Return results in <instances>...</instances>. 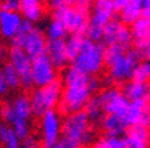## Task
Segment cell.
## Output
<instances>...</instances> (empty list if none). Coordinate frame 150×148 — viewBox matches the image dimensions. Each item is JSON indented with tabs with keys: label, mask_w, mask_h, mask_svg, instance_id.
<instances>
[{
	"label": "cell",
	"mask_w": 150,
	"mask_h": 148,
	"mask_svg": "<svg viewBox=\"0 0 150 148\" xmlns=\"http://www.w3.org/2000/svg\"><path fill=\"white\" fill-rule=\"evenodd\" d=\"M90 77L91 76L82 74L74 67L66 68L62 72L60 80L64 86V90L56 109L60 115H63V117L83 111L88 100L94 96L88 88Z\"/></svg>",
	"instance_id": "obj_1"
},
{
	"label": "cell",
	"mask_w": 150,
	"mask_h": 148,
	"mask_svg": "<svg viewBox=\"0 0 150 148\" xmlns=\"http://www.w3.org/2000/svg\"><path fill=\"white\" fill-rule=\"evenodd\" d=\"M105 51H106V46L103 43H95L86 37L81 53L70 65L87 76H97L106 67Z\"/></svg>",
	"instance_id": "obj_2"
},
{
	"label": "cell",
	"mask_w": 150,
	"mask_h": 148,
	"mask_svg": "<svg viewBox=\"0 0 150 148\" xmlns=\"http://www.w3.org/2000/svg\"><path fill=\"white\" fill-rule=\"evenodd\" d=\"M94 136H95V130L84 111L75 112L63 117L62 137L70 139L83 147L95 142Z\"/></svg>",
	"instance_id": "obj_3"
},
{
	"label": "cell",
	"mask_w": 150,
	"mask_h": 148,
	"mask_svg": "<svg viewBox=\"0 0 150 148\" xmlns=\"http://www.w3.org/2000/svg\"><path fill=\"white\" fill-rule=\"evenodd\" d=\"M63 90H64V86L60 79L46 87L32 90L30 96H31L34 116L42 119L48 111L56 109L60 103V99H62Z\"/></svg>",
	"instance_id": "obj_4"
},
{
	"label": "cell",
	"mask_w": 150,
	"mask_h": 148,
	"mask_svg": "<svg viewBox=\"0 0 150 148\" xmlns=\"http://www.w3.org/2000/svg\"><path fill=\"white\" fill-rule=\"evenodd\" d=\"M141 62H142V59H141L139 53L133 47L131 49L126 51L125 56H122L114 64L107 67V69H109V75L107 76L111 79L114 84H119V83L125 84L133 79V74H134L135 67Z\"/></svg>",
	"instance_id": "obj_5"
},
{
	"label": "cell",
	"mask_w": 150,
	"mask_h": 148,
	"mask_svg": "<svg viewBox=\"0 0 150 148\" xmlns=\"http://www.w3.org/2000/svg\"><path fill=\"white\" fill-rule=\"evenodd\" d=\"M97 96L99 99L105 115H115V116L125 119L130 102L123 95L122 90H119L115 86L105 87Z\"/></svg>",
	"instance_id": "obj_6"
},
{
	"label": "cell",
	"mask_w": 150,
	"mask_h": 148,
	"mask_svg": "<svg viewBox=\"0 0 150 148\" xmlns=\"http://www.w3.org/2000/svg\"><path fill=\"white\" fill-rule=\"evenodd\" d=\"M51 19L60 20L70 34L86 35L88 23H90V13L81 12L75 7H70L64 9L51 11Z\"/></svg>",
	"instance_id": "obj_7"
},
{
	"label": "cell",
	"mask_w": 150,
	"mask_h": 148,
	"mask_svg": "<svg viewBox=\"0 0 150 148\" xmlns=\"http://www.w3.org/2000/svg\"><path fill=\"white\" fill-rule=\"evenodd\" d=\"M8 62L16 68L22 79V88L25 91L35 87L32 77V59L28 56L24 48H9Z\"/></svg>",
	"instance_id": "obj_8"
},
{
	"label": "cell",
	"mask_w": 150,
	"mask_h": 148,
	"mask_svg": "<svg viewBox=\"0 0 150 148\" xmlns=\"http://www.w3.org/2000/svg\"><path fill=\"white\" fill-rule=\"evenodd\" d=\"M62 115L58 109L48 111L40 119L42 145H52L62 139Z\"/></svg>",
	"instance_id": "obj_9"
},
{
	"label": "cell",
	"mask_w": 150,
	"mask_h": 148,
	"mask_svg": "<svg viewBox=\"0 0 150 148\" xmlns=\"http://www.w3.org/2000/svg\"><path fill=\"white\" fill-rule=\"evenodd\" d=\"M32 77H34V83L36 88L46 87L59 79L58 69L47 55H43L32 60Z\"/></svg>",
	"instance_id": "obj_10"
},
{
	"label": "cell",
	"mask_w": 150,
	"mask_h": 148,
	"mask_svg": "<svg viewBox=\"0 0 150 148\" xmlns=\"http://www.w3.org/2000/svg\"><path fill=\"white\" fill-rule=\"evenodd\" d=\"M47 43H48V39L46 36L44 29H42L40 27H34V29L27 36V40H25L24 44V51L28 53V56L32 60H35V59L46 55Z\"/></svg>",
	"instance_id": "obj_11"
},
{
	"label": "cell",
	"mask_w": 150,
	"mask_h": 148,
	"mask_svg": "<svg viewBox=\"0 0 150 148\" xmlns=\"http://www.w3.org/2000/svg\"><path fill=\"white\" fill-rule=\"evenodd\" d=\"M117 13L118 12L115 11L112 0H95L93 11L90 13V23L105 28L110 20L118 16Z\"/></svg>",
	"instance_id": "obj_12"
},
{
	"label": "cell",
	"mask_w": 150,
	"mask_h": 148,
	"mask_svg": "<svg viewBox=\"0 0 150 148\" xmlns=\"http://www.w3.org/2000/svg\"><path fill=\"white\" fill-rule=\"evenodd\" d=\"M22 22L23 16L20 12L0 9V36L7 40L13 39L20 29Z\"/></svg>",
	"instance_id": "obj_13"
},
{
	"label": "cell",
	"mask_w": 150,
	"mask_h": 148,
	"mask_svg": "<svg viewBox=\"0 0 150 148\" xmlns=\"http://www.w3.org/2000/svg\"><path fill=\"white\" fill-rule=\"evenodd\" d=\"M46 55L48 56L52 64L58 71H64L66 68L71 64L67 56V49H66V40H48L47 43Z\"/></svg>",
	"instance_id": "obj_14"
},
{
	"label": "cell",
	"mask_w": 150,
	"mask_h": 148,
	"mask_svg": "<svg viewBox=\"0 0 150 148\" xmlns=\"http://www.w3.org/2000/svg\"><path fill=\"white\" fill-rule=\"evenodd\" d=\"M126 148H149L150 147V128L141 126L129 127L125 136Z\"/></svg>",
	"instance_id": "obj_15"
},
{
	"label": "cell",
	"mask_w": 150,
	"mask_h": 148,
	"mask_svg": "<svg viewBox=\"0 0 150 148\" xmlns=\"http://www.w3.org/2000/svg\"><path fill=\"white\" fill-rule=\"evenodd\" d=\"M122 92L127 97L129 102H137V100L150 102V83L129 80L127 83L123 84Z\"/></svg>",
	"instance_id": "obj_16"
},
{
	"label": "cell",
	"mask_w": 150,
	"mask_h": 148,
	"mask_svg": "<svg viewBox=\"0 0 150 148\" xmlns=\"http://www.w3.org/2000/svg\"><path fill=\"white\" fill-rule=\"evenodd\" d=\"M100 128L107 136L123 137L129 127L123 117L115 116V115H105L100 120Z\"/></svg>",
	"instance_id": "obj_17"
},
{
	"label": "cell",
	"mask_w": 150,
	"mask_h": 148,
	"mask_svg": "<svg viewBox=\"0 0 150 148\" xmlns=\"http://www.w3.org/2000/svg\"><path fill=\"white\" fill-rule=\"evenodd\" d=\"M44 11H46V7L42 0H22L20 15L23 16V19L30 20L34 24L43 19Z\"/></svg>",
	"instance_id": "obj_18"
},
{
	"label": "cell",
	"mask_w": 150,
	"mask_h": 148,
	"mask_svg": "<svg viewBox=\"0 0 150 148\" xmlns=\"http://www.w3.org/2000/svg\"><path fill=\"white\" fill-rule=\"evenodd\" d=\"M142 11H144V0H130L127 6L118 13V18L122 24L129 27L142 18Z\"/></svg>",
	"instance_id": "obj_19"
},
{
	"label": "cell",
	"mask_w": 150,
	"mask_h": 148,
	"mask_svg": "<svg viewBox=\"0 0 150 148\" xmlns=\"http://www.w3.org/2000/svg\"><path fill=\"white\" fill-rule=\"evenodd\" d=\"M12 107L15 109L19 119L30 120L31 116H34L32 112V104H31V96L28 93H19L12 100Z\"/></svg>",
	"instance_id": "obj_20"
},
{
	"label": "cell",
	"mask_w": 150,
	"mask_h": 148,
	"mask_svg": "<svg viewBox=\"0 0 150 148\" xmlns=\"http://www.w3.org/2000/svg\"><path fill=\"white\" fill-rule=\"evenodd\" d=\"M44 32H46V36L48 40H66L67 36L70 35L66 25L58 19H51Z\"/></svg>",
	"instance_id": "obj_21"
},
{
	"label": "cell",
	"mask_w": 150,
	"mask_h": 148,
	"mask_svg": "<svg viewBox=\"0 0 150 148\" xmlns=\"http://www.w3.org/2000/svg\"><path fill=\"white\" fill-rule=\"evenodd\" d=\"M86 39V35L82 34H70L66 39V49H67V56H69L70 63H72L81 53L83 41Z\"/></svg>",
	"instance_id": "obj_22"
},
{
	"label": "cell",
	"mask_w": 150,
	"mask_h": 148,
	"mask_svg": "<svg viewBox=\"0 0 150 148\" xmlns=\"http://www.w3.org/2000/svg\"><path fill=\"white\" fill-rule=\"evenodd\" d=\"M147 102L144 100H137V102H130L125 116V121L127 124V127L138 126L141 123V117H142V112H144L145 104Z\"/></svg>",
	"instance_id": "obj_23"
},
{
	"label": "cell",
	"mask_w": 150,
	"mask_h": 148,
	"mask_svg": "<svg viewBox=\"0 0 150 148\" xmlns=\"http://www.w3.org/2000/svg\"><path fill=\"white\" fill-rule=\"evenodd\" d=\"M122 23L119 18L117 16L115 19H112L105 25V31H103V39L102 43L105 46H111V44H117V36H118L119 28H121Z\"/></svg>",
	"instance_id": "obj_24"
},
{
	"label": "cell",
	"mask_w": 150,
	"mask_h": 148,
	"mask_svg": "<svg viewBox=\"0 0 150 148\" xmlns=\"http://www.w3.org/2000/svg\"><path fill=\"white\" fill-rule=\"evenodd\" d=\"M84 112H86V115L88 116V119L91 120V123H95V121H100L102 120V117L105 116V112H103V108L102 105H100V102L99 99H98V96H93V97L88 100V103L86 104V107H84L83 109Z\"/></svg>",
	"instance_id": "obj_25"
},
{
	"label": "cell",
	"mask_w": 150,
	"mask_h": 148,
	"mask_svg": "<svg viewBox=\"0 0 150 148\" xmlns=\"http://www.w3.org/2000/svg\"><path fill=\"white\" fill-rule=\"evenodd\" d=\"M91 148H126V143L123 137L103 135L91 144Z\"/></svg>",
	"instance_id": "obj_26"
},
{
	"label": "cell",
	"mask_w": 150,
	"mask_h": 148,
	"mask_svg": "<svg viewBox=\"0 0 150 148\" xmlns=\"http://www.w3.org/2000/svg\"><path fill=\"white\" fill-rule=\"evenodd\" d=\"M3 75L6 77L7 83L9 84L11 90H19L22 88V79H20V75L16 71V68L13 67L9 62H7L3 65Z\"/></svg>",
	"instance_id": "obj_27"
},
{
	"label": "cell",
	"mask_w": 150,
	"mask_h": 148,
	"mask_svg": "<svg viewBox=\"0 0 150 148\" xmlns=\"http://www.w3.org/2000/svg\"><path fill=\"white\" fill-rule=\"evenodd\" d=\"M131 32H133V37H134V43L144 40L145 37L150 35V20L141 18L138 22H135L131 25Z\"/></svg>",
	"instance_id": "obj_28"
},
{
	"label": "cell",
	"mask_w": 150,
	"mask_h": 148,
	"mask_svg": "<svg viewBox=\"0 0 150 148\" xmlns=\"http://www.w3.org/2000/svg\"><path fill=\"white\" fill-rule=\"evenodd\" d=\"M117 44L125 48L126 51L131 49L134 47V37H133V32H131V27L122 24L119 28L118 36H117Z\"/></svg>",
	"instance_id": "obj_29"
},
{
	"label": "cell",
	"mask_w": 150,
	"mask_h": 148,
	"mask_svg": "<svg viewBox=\"0 0 150 148\" xmlns=\"http://www.w3.org/2000/svg\"><path fill=\"white\" fill-rule=\"evenodd\" d=\"M126 49L122 48L119 44H111V46L106 47V51H105V65L110 67L111 64L121 59L122 56H125Z\"/></svg>",
	"instance_id": "obj_30"
},
{
	"label": "cell",
	"mask_w": 150,
	"mask_h": 148,
	"mask_svg": "<svg viewBox=\"0 0 150 148\" xmlns=\"http://www.w3.org/2000/svg\"><path fill=\"white\" fill-rule=\"evenodd\" d=\"M131 80L141 83H150V62H141L135 67Z\"/></svg>",
	"instance_id": "obj_31"
},
{
	"label": "cell",
	"mask_w": 150,
	"mask_h": 148,
	"mask_svg": "<svg viewBox=\"0 0 150 148\" xmlns=\"http://www.w3.org/2000/svg\"><path fill=\"white\" fill-rule=\"evenodd\" d=\"M0 117H1L3 123L8 124V126H12L16 119H19L12 107V102H6L0 105Z\"/></svg>",
	"instance_id": "obj_32"
},
{
	"label": "cell",
	"mask_w": 150,
	"mask_h": 148,
	"mask_svg": "<svg viewBox=\"0 0 150 148\" xmlns=\"http://www.w3.org/2000/svg\"><path fill=\"white\" fill-rule=\"evenodd\" d=\"M12 130L13 132L16 133L20 140H24L30 136V132H31V128H30V124H28V120H24V119H16L15 123L12 124Z\"/></svg>",
	"instance_id": "obj_33"
},
{
	"label": "cell",
	"mask_w": 150,
	"mask_h": 148,
	"mask_svg": "<svg viewBox=\"0 0 150 148\" xmlns=\"http://www.w3.org/2000/svg\"><path fill=\"white\" fill-rule=\"evenodd\" d=\"M134 48L139 53L142 62H150V35L147 37H145L144 40L135 41Z\"/></svg>",
	"instance_id": "obj_34"
},
{
	"label": "cell",
	"mask_w": 150,
	"mask_h": 148,
	"mask_svg": "<svg viewBox=\"0 0 150 148\" xmlns=\"http://www.w3.org/2000/svg\"><path fill=\"white\" fill-rule=\"evenodd\" d=\"M48 8L51 11H58V9H64L75 6V0H50L48 1Z\"/></svg>",
	"instance_id": "obj_35"
},
{
	"label": "cell",
	"mask_w": 150,
	"mask_h": 148,
	"mask_svg": "<svg viewBox=\"0 0 150 148\" xmlns=\"http://www.w3.org/2000/svg\"><path fill=\"white\" fill-rule=\"evenodd\" d=\"M95 0H75V8L84 13H91Z\"/></svg>",
	"instance_id": "obj_36"
},
{
	"label": "cell",
	"mask_w": 150,
	"mask_h": 148,
	"mask_svg": "<svg viewBox=\"0 0 150 148\" xmlns=\"http://www.w3.org/2000/svg\"><path fill=\"white\" fill-rule=\"evenodd\" d=\"M42 148H81V145L76 144L75 142L70 139H66V137H62L58 143L52 145H42Z\"/></svg>",
	"instance_id": "obj_37"
},
{
	"label": "cell",
	"mask_w": 150,
	"mask_h": 148,
	"mask_svg": "<svg viewBox=\"0 0 150 148\" xmlns=\"http://www.w3.org/2000/svg\"><path fill=\"white\" fill-rule=\"evenodd\" d=\"M1 9L6 11H13V12H20V4L22 0H1Z\"/></svg>",
	"instance_id": "obj_38"
},
{
	"label": "cell",
	"mask_w": 150,
	"mask_h": 148,
	"mask_svg": "<svg viewBox=\"0 0 150 148\" xmlns=\"http://www.w3.org/2000/svg\"><path fill=\"white\" fill-rule=\"evenodd\" d=\"M12 132H13V130L11 126H8L6 123H0V144L3 145L8 140V137L11 136Z\"/></svg>",
	"instance_id": "obj_39"
},
{
	"label": "cell",
	"mask_w": 150,
	"mask_h": 148,
	"mask_svg": "<svg viewBox=\"0 0 150 148\" xmlns=\"http://www.w3.org/2000/svg\"><path fill=\"white\" fill-rule=\"evenodd\" d=\"M22 143H23V140H20L16 136V133L12 132L11 136L8 137V140L3 144V148H22Z\"/></svg>",
	"instance_id": "obj_40"
},
{
	"label": "cell",
	"mask_w": 150,
	"mask_h": 148,
	"mask_svg": "<svg viewBox=\"0 0 150 148\" xmlns=\"http://www.w3.org/2000/svg\"><path fill=\"white\" fill-rule=\"evenodd\" d=\"M141 126L150 128V102H147L145 104L144 112H142V117H141Z\"/></svg>",
	"instance_id": "obj_41"
},
{
	"label": "cell",
	"mask_w": 150,
	"mask_h": 148,
	"mask_svg": "<svg viewBox=\"0 0 150 148\" xmlns=\"http://www.w3.org/2000/svg\"><path fill=\"white\" fill-rule=\"evenodd\" d=\"M22 148H42V145L35 136H28L27 139L23 140Z\"/></svg>",
	"instance_id": "obj_42"
},
{
	"label": "cell",
	"mask_w": 150,
	"mask_h": 148,
	"mask_svg": "<svg viewBox=\"0 0 150 148\" xmlns=\"http://www.w3.org/2000/svg\"><path fill=\"white\" fill-rule=\"evenodd\" d=\"M9 91H11V87H9V84L7 83L6 77H4L3 72H1V74H0V96L8 95Z\"/></svg>",
	"instance_id": "obj_43"
},
{
	"label": "cell",
	"mask_w": 150,
	"mask_h": 148,
	"mask_svg": "<svg viewBox=\"0 0 150 148\" xmlns=\"http://www.w3.org/2000/svg\"><path fill=\"white\" fill-rule=\"evenodd\" d=\"M129 1H130V0H112V3H114V7H115V11H117L118 13L121 12V11L125 8L126 6H127Z\"/></svg>",
	"instance_id": "obj_44"
},
{
	"label": "cell",
	"mask_w": 150,
	"mask_h": 148,
	"mask_svg": "<svg viewBox=\"0 0 150 148\" xmlns=\"http://www.w3.org/2000/svg\"><path fill=\"white\" fill-rule=\"evenodd\" d=\"M142 18L150 20V0H144V11H142Z\"/></svg>",
	"instance_id": "obj_45"
},
{
	"label": "cell",
	"mask_w": 150,
	"mask_h": 148,
	"mask_svg": "<svg viewBox=\"0 0 150 148\" xmlns=\"http://www.w3.org/2000/svg\"><path fill=\"white\" fill-rule=\"evenodd\" d=\"M3 65H4V64H1V59H0V74L3 72Z\"/></svg>",
	"instance_id": "obj_46"
},
{
	"label": "cell",
	"mask_w": 150,
	"mask_h": 148,
	"mask_svg": "<svg viewBox=\"0 0 150 148\" xmlns=\"http://www.w3.org/2000/svg\"><path fill=\"white\" fill-rule=\"evenodd\" d=\"M42 1H43V3H48V1H50V0H42Z\"/></svg>",
	"instance_id": "obj_47"
},
{
	"label": "cell",
	"mask_w": 150,
	"mask_h": 148,
	"mask_svg": "<svg viewBox=\"0 0 150 148\" xmlns=\"http://www.w3.org/2000/svg\"><path fill=\"white\" fill-rule=\"evenodd\" d=\"M1 3H3V1H1V0H0V9H1Z\"/></svg>",
	"instance_id": "obj_48"
}]
</instances>
